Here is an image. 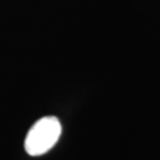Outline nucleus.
Wrapping results in <instances>:
<instances>
[{
    "mask_svg": "<svg viewBox=\"0 0 160 160\" xmlns=\"http://www.w3.org/2000/svg\"><path fill=\"white\" fill-rule=\"evenodd\" d=\"M62 133L61 122L56 116H44L30 128L25 139V151L30 155L45 154L56 145Z\"/></svg>",
    "mask_w": 160,
    "mask_h": 160,
    "instance_id": "1",
    "label": "nucleus"
}]
</instances>
